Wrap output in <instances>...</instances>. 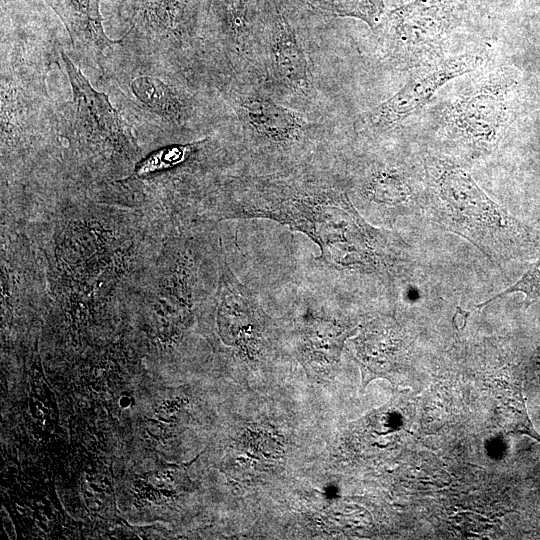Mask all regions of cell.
<instances>
[{"instance_id": "2e32d148", "label": "cell", "mask_w": 540, "mask_h": 540, "mask_svg": "<svg viewBox=\"0 0 540 540\" xmlns=\"http://www.w3.org/2000/svg\"><path fill=\"white\" fill-rule=\"evenodd\" d=\"M512 410V419L506 425L507 433L525 434L540 442V434L535 430L526 407L525 398L522 395L521 388L514 391Z\"/></svg>"}, {"instance_id": "5bb4252c", "label": "cell", "mask_w": 540, "mask_h": 540, "mask_svg": "<svg viewBox=\"0 0 540 540\" xmlns=\"http://www.w3.org/2000/svg\"><path fill=\"white\" fill-rule=\"evenodd\" d=\"M133 93L147 105L166 109L174 106L172 95L159 80L150 77H139L131 82Z\"/></svg>"}, {"instance_id": "9c48e42d", "label": "cell", "mask_w": 540, "mask_h": 540, "mask_svg": "<svg viewBox=\"0 0 540 540\" xmlns=\"http://www.w3.org/2000/svg\"><path fill=\"white\" fill-rule=\"evenodd\" d=\"M246 121L260 134L273 140H287L301 129V119L270 100L249 99L242 105Z\"/></svg>"}, {"instance_id": "30bf717a", "label": "cell", "mask_w": 540, "mask_h": 540, "mask_svg": "<svg viewBox=\"0 0 540 540\" xmlns=\"http://www.w3.org/2000/svg\"><path fill=\"white\" fill-rule=\"evenodd\" d=\"M303 335L302 349L308 359L333 363L339 359L349 331L331 321L315 319L307 324Z\"/></svg>"}, {"instance_id": "e0dca14e", "label": "cell", "mask_w": 540, "mask_h": 540, "mask_svg": "<svg viewBox=\"0 0 540 540\" xmlns=\"http://www.w3.org/2000/svg\"><path fill=\"white\" fill-rule=\"evenodd\" d=\"M470 315L471 311L464 310L461 307L457 306L452 318V325L454 329L458 332H462L466 327Z\"/></svg>"}, {"instance_id": "52a82bcc", "label": "cell", "mask_w": 540, "mask_h": 540, "mask_svg": "<svg viewBox=\"0 0 540 540\" xmlns=\"http://www.w3.org/2000/svg\"><path fill=\"white\" fill-rule=\"evenodd\" d=\"M271 59L276 76L284 84L296 91H308L307 57L290 24L278 11L274 15Z\"/></svg>"}, {"instance_id": "277c9868", "label": "cell", "mask_w": 540, "mask_h": 540, "mask_svg": "<svg viewBox=\"0 0 540 540\" xmlns=\"http://www.w3.org/2000/svg\"><path fill=\"white\" fill-rule=\"evenodd\" d=\"M479 63L474 55L452 57L408 81L396 94L369 112L370 122L380 128L399 124L423 107L445 83L469 73Z\"/></svg>"}, {"instance_id": "9a60e30c", "label": "cell", "mask_w": 540, "mask_h": 540, "mask_svg": "<svg viewBox=\"0 0 540 540\" xmlns=\"http://www.w3.org/2000/svg\"><path fill=\"white\" fill-rule=\"evenodd\" d=\"M514 292L523 293L527 302L540 298V256L517 282L492 298L476 305V308H482L496 299Z\"/></svg>"}, {"instance_id": "4fadbf2b", "label": "cell", "mask_w": 540, "mask_h": 540, "mask_svg": "<svg viewBox=\"0 0 540 540\" xmlns=\"http://www.w3.org/2000/svg\"><path fill=\"white\" fill-rule=\"evenodd\" d=\"M192 146L175 145L158 150L137 165L135 174L143 176L176 165L185 159Z\"/></svg>"}, {"instance_id": "7c38bea8", "label": "cell", "mask_w": 540, "mask_h": 540, "mask_svg": "<svg viewBox=\"0 0 540 540\" xmlns=\"http://www.w3.org/2000/svg\"><path fill=\"white\" fill-rule=\"evenodd\" d=\"M502 115V104L498 98L483 94L470 99L466 104L467 133L474 138L493 136Z\"/></svg>"}, {"instance_id": "6da1fadb", "label": "cell", "mask_w": 540, "mask_h": 540, "mask_svg": "<svg viewBox=\"0 0 540 540\" xmlns=\"http://www.w3.org/2000/svg\"><path fill=\"white\" fill-rule=\"evenodd\" d=\"M425 209L431 220L499 264L540 249V233L490 199L463 169L441 166L429 176Z\"/></svg>"}, {"instance_id": "7a4b0ae2", "label": "cell", "mask_w": 540, "mask_h": 540, "mask_svg": "<svg viewBox=\"0 0 540 540\" xmlns=\"http://www.w3.org/2000/svg\"><path fill=\"white\" fill-rule=\"evenodd\" d=\"M287 200L244 206V216L284 222L306 233L324 249L326 257L341 265L366 264L369 254L384 248L373 231L357 215L347 196L338 192L293 194Z\"/></svg>"}, {"instance_id": "5b68a950", "label": "cell", "mask_w": 540, "mask_h": 540, "mask_svg": "<svg viewBox=\"0 0 540 540\" xmlns=\"http://www.w3.org/2000/svg\"><path fill=\"white\" fill-rule=\"evenodd\" d=\"M60 55L72 87L76 126L113 143H129V125L113 108L108 97L90 85L62 50Z\"/></svg>"}, {"instance_id": "ba28073f", "label": "cell", "mask_w": 540, "mask_h": 540, "mask_svg": "<svg viewBox=\"0 0 540 540\" xmlns=\"http://www.w3.org/2000/svg\"><path fill=\"white\" fill-rule=\"evenodd\" d=\"M199 0H119L120 12L133 27L172 31L191 22Z\"/></svg>"}, {"instance_id": "3957f363", "label": "cell", "mask_w": 540, "mask_h": 540, "mask_svg": "<svg viewBox=\"0 0 540 540\" xmlns=\"http://www.w3.org/2000/svg\"><path fill=\"white\" fill-rule=\"evenodd\" d=\"M462 6L463 0H414L388 12L377 29H383L397 50L414 55L442 40Z\"/></svg>"}, {"instance_id": "8992f818", "label": "cell", "mask_w": 540, "mask_h": 540, "mask_svg": "<svg viewBox=\"0 0 540 540\" xmlns=\"http://www.w3.org/2000/svg\"><path fill=\"white\" fill-rule=\"evenodd\" d=\"M64 24L73 48L93 61L103 72L104 52L122 40H111L105 33L100 0H44Z\"/></svg>"}, {"instance_id": "8fae6325", "label": "cell", "mask_w": 540, "mask_h": 540, "mask_svg": "<svg viewBox=\"0 0 540 540\" xmlns=\"http://www.w3.org/2000/svg\"><path fill=\"white\" fill-rule=\"evenodd\" d=\"M311 7L337 17H352L364 21L376 31L383 16V0H303Z\"/></svg>"}]
</instances>
